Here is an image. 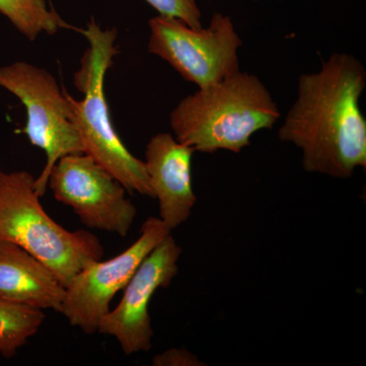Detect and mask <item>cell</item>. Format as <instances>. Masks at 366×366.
Segmentation results:
<instances>
[{"label": "cell", "instance_id": "3", "mask_svg": "<svg viewBox=\"0 0 366 366\" xmlns=\"http://www.w3.org/2000/svg\"><path fill=\"white\" fill-rule=\"evenodd\" d=\"M79 32L90 44L81 59V69L74 74V86L84 97L76 100L66 92V96L84 153L109 171L129 194L137 192L154 199L144 161L134 157L118 136L105 97L106 74L118 53L117 30H102L92 18L86 29Z\"/></svg>", "mask_w": 366, "mask_h": 366}, {"label": "cell", "instance_id": "9", "mask_svg": "<svg viewBox=\"0 0 366 366\" xmlns=\"http://www.w3.org/2000/svg\"><path fill=\"white\" fill-rule=\"evenodd\" d=\"M182 252L172 234L159 243L125 285L117 307L99 322L97 333L113 337L125 355L151 350L154 331L149 307L159 289L169 287L178 274Z\"/></svg>", "mask_w": 366, "mask_h": 366}, {"label": "cell", "instance_id": "13", "mask_svg": "<svg viewBox=\"0 0 366 366\" xmlns=\"http://www.w3.org/2000/svg\"><path fill=\"white\" fill-rule=\"evenodd\" d=\"M0 14L30 41L37 39L41 33L55 35L59 29L81 31L62 20L46 0H0Z\"/></svg>", "mask_w": 366, "mask_h": 366}, {"label": "cell", "instance_id": "12", "mask_svg": "<svg viewBox=\"0 0 366 366\" xmlns=\"http://www.w3.org/2000/svg\"><path fill=\"white\" fill-rule=\"evenodd\" d=\"M44 320L42 310L0 297V355H16L38 333Z\"/></svg>", "mask_w": 366, "mask_h": 366}, {"label": "cell", "instance_id": "4", "mask_svg": "<svg viewBox=\"0 0 366 366\" xmlns=\"http://www.w3.org/2000/svg\"><path fill=\"white\" fill-rule=\"evenodd\" d=\"M35 179L28 171L0 167V242L37 257L66 287L86 264L102 259L104 247L93 233L55 222L40 203Z\"/></svg>", "mask_w": 366, "mask_h": 366}, {"label": "cell", "instance_id": "10", "mask_svg": "<svg viewBox=\"0 0 366 366\" xmlns=\"http://www.w3.org/2000/svg\"><path fill=\"white\" fill-rule=\"evenodd\" d=\"M194 149L169 132L152 137L146 147L144 167L159 204V219L173 230L187 222L197 203L192 187Z\"/></svg>", "mask_w": 366, "mask_h": 366}, {"label": "cell", "instance_id": "5", "mask_svg": "<svg viewBox=\"0 0 366 366\" xmlns=\"http://www.w3.org/2000/svg\"><path fill=\"white\" fill-rule=\"evenodd\" d=\"M0 86L25 106L24 132L33 146L45 152L44 168L35 179L36 192L42 197L57 161L66 155L84 153L81 137L71 122L66 91L60 90L51 74L25 61L0 66Z\"/></svg>", "mask_w": 366, "mask_h": 366}, {"label": "cell", "instance_id": "8", "mask_svg": "<svg viewBox=\"0 0 366 366\" xmlns=\"http://www.w3.org/2000/svg\"><path fill=\"white\" fill-rule=\"evenodd\" d=\"M136 242L107 261H95L81 269L66 287L59 314L84 333H97L100 320L110 310L114 296L124 290L152 250L172 232L159 217H149Z\"/></svg>", "mask_w": 366, "mask_h": 366}, {"label": "cell", "instance_id": "7", "mask_svg": "<svg viewBox=\"0 0 366 366\" xmlns=\"http://www.w3.org/2000/svg\"><path fill=\"white\" fill-rule=\"evenodd\" d=\"M47 187L86 227L125 237L136 220V206L127 199L124 185L85 153L60 158L50 172Z\"/></svg>", "mask_w": 366, "mask_h": 366}, {"label": "cell", "instance_id": "11", "mask_svg": "<svg viewBox=\"0 0 366 366\" xmlns=\"http://www.w3.org/2000/svg\"><path fill=\"white\" fill-rule=\"evenodd\" d=\"M66 287L40 259L11 242H0V297L60 312Z\"/></svg>", "mask_w": 366, "mask_h": 366}, {"label": "cell", "instance_id": "2", "mask_svg": "<svg viewBox=\"0 0 366 366\" xmlns=\"http://www.w3.org/2000/svg\"><path fill=\"white\" fill-rule=\"evenodd\" d=\"M271 92L255 74L239 71L183 98L170 113L173 136L196 152L240 153L255 132L280 119Z\"/></svg>", "mask_w": 366, "mask_h": 366}, {"label": "cell", "instance_id": "14", "mask_svg": "<svg viewBox=\"0 0 366 366\" xmlns=\"http://www.w3.org/2000/svg\"><path fill=\"white\" fill-rule=\"evenodd\" d=\"M160 16H171L187 24L190 28H203L202 11L197 0H144Z\"/></svg>", "mask_w": 366, "mask_h": 366}, {"label": "cell", "instance_id": "6", "mask_svg": "<svg viewBox=\"0 0 366 366\" xmlns=\"http://www.w3.org/2000/svg\"><path fill=\"white\" fill-rule=\"evenodd\" d=\"M151 54L167 61L185 81L203 88L240 71L242 40L232 19L216 13L207 28H190L171 16L149 21Z\"/></svg>", "mask_w": 366, "mask_h": 366}, {"label": "cell", "instance_id": "1", "mask_svg": "<svg viewBox=\"0 0 366 366\" xmlns=\"http://www.w3.org/2000/svg\"><path fill=\"white\" fill-rule=\"evenodd\" d=\"M365 67L349 53L335 52L319 71L301 74L278 137L300 149L307 172L347 179L365 169Z\"/></svg>", "mask_w": 366, "mask_h": 366}, {"label": "cell", "instance_id": "15", "mask_svg": "<svg viewBox=\"0 0 366 366\" xmlns=\"http://www.w3.org/2000/svg\"><path fill=\"white\" fill-rule=\"evenodd\" d=\"M154 366H199L201 363L194 354L185 349L171 348L153 358Z\"/></svg>", "mask_w": 366, "mask_h": 366}]
</instances>
